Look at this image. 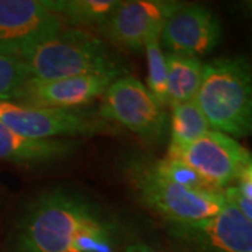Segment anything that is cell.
I'll return each instance as SVG.
<instances>
[{
    "label": "cell",
    "instance_id": "cell-1",
    "mask_svg": "<svg viewBox=\"0 0 252 252\" xmlns=\"http://www.w3.org/2000/svg\"><path fill=\"white\" fill-rule=\"evenodd\" d=\"M126 230L95 200L64 187L34 198L17 217L9 252H117Z\"/></svg>",
    "mask_w": 252,
    "mask_h": 252
},
{
    "label": "cell",
    "instance_id": "cell-2",
    "mask_svg": "<svg viewBox=\"0 0 252 252\" xmlns=\"http://www.w3.org/2000/svg\"><path fill=\"white\" fill-rule=\"evenodd\" d=\"M195 101L212 130L237 139L252 135V62L223 56L203 64Z\"/></svg>",
    "mask_w": 252,
    "mask_h": 252
},
{
    "label": "cell",
    "instance_id": "cell-3",
    "mask_svg": "<svg viewBox=\"0 0 252 252\" xmlns=\"http://www.w3.org/2000/svg\"><path fill=\"white\" fill-rule=\"evenodd\" d=\"M127 184L139 202L165 223H193L219 215L228 203L223 190L184 187L154 168L152 158L135 157L125 164Z\"/></svg>",
    "mask_w": 252,
    "mask_h": 252
},
{
    "label": "cell",
    "instance_id": "cell-4",
    "mask_svg": "<svg viewBox=\"0 0 252 252\" xmlns=\"http://www.w3.org/2000/svg\"><path fill=\"white\" fill-rule=\"evenodd\" d=\"M31 79L55 80L81 74L126 73L122 61L102 38L80 28H63L24 56Z\"/></svg>",
    "mask_w": 252,
    "mask_h": 252
},
{
    "label": "cell",
    "instance_id": "cell-5",
    "mask_svg": "<svg viewBox=\"0 0 252 252\" xmlns=\"http://www.w3.org/2000/svg\"><path fill=\"white\" fill-rule=\"evenodd\" d=\"M97 117L117 124L147 142H161L170 125L167 111L150 90L133 76L114 80L101 95Z\"/></svg>",
    "mask_w": 252,
    "mask_h": 252
},
{
    "label": "cell",
    "instance_id": "cell-6",
    "mask_svg": "<svg viewBox=\"0 0 252 252\" xmlns=\"http://www.w3.org/2000/svg\"><path fill=\"white\" fill-rule=\"evenodd\" d=\"M0 122L20 136L34 140L102 135L117 129L107 121L77 109L39 108L11 101H0Z\"/></svg>",
    "mask_w": 252,
    "mask_h": 252
},
{
    "label": "cell",
    "instance_id": "cell-7",
    "mask_svg": "<svg viewBox=\"0 0 252 252\" xmlns=\"http://www.w3.org/2000/svg\"><path fill=\"white\" fill-rule=\"evenodd\" d=\"M180 252H252V221L227 203L216 216L193 223H165Z\"/></svg>",
    "mask_w": 252,
    "mask_h": 252
},
{
    "label": "cell",
    "instance_id": "cell-8",
    "mask_svg": "<svg viewBox=\"0 0 252 252\" xmlns=\"http://www.w3.org/2000/svg\"><path fill=\"white\" fill-rule=\"evenodd\" d=\"M165 157L185 162L212 188L223 190L240 180L252 162V153L221 132L209 130L193 143L180 149H168Z\"/></svg>",
    "mask_w": 252,
    "mask_h": 252
},
{
    "label": "cell",
    "instance_id": "cell-9",
    "mask_svg": "<svg viewBox=\"0 0 252 252\" xmlns=\"http://www.w3.org/2000/svg\"><path fill=\"white\" fill-rule=\"evenodd\" d=\"M182 1L126 0L119 1L107 21L97 30L102 39L132 52H143L150 39L161 35L165 21Z\"/></svg>",
    "mask_w": 252,
    "mask_h": 252
},
{
    "label": "cell",
    "instance_id": "cell-10",
    "mask_svg": "<svg viewBox=\"0 0 252 252\" xmlns=\"http://www.w3.org/2000/svg\"><path fill=\"white\" fill-rule=\"evenodd\" d=\"M62 30V20L46 7L45 0H0L1 54L24 58Z\"/></svg>",
    "mask_w": 252,
    "mask_h": 252
},
{
    "label": "cell",
    "instance_id": "cell-11",
    "mask_svg": "<svg viewBox=\"0 0 252 252\" xmlns=\"http://www.w3.org/2000/svg\"><path fill=\"white\" fill-rule=\"evenodd\" d=\"M221 23L205 4L182 3L164 24L160 44L165 52L199 58L210 54L221 41Z\"/></svg>",
    "mask_w": 252,
    "mask_h": 252
},
{
    "label": "cell",
    "instance_id": "cell-12",
    "mask_svg": "<svg viewBox=\"0 0 252 252\" xmlns=\"http://www.w3.org/2000/svg\"><path fill=\"white\" fill-rule=\"evenodd\" d=\"M121 77L115 73L81 74L55 80L30 79L20 91L17 104L39 108L76 109L101 97L109 84Z\"/></svg>",
    "mask_w": 252,
    "mask_h": 252
},
{
    "label": "cell",
    "instance_id": "cell-13",
    "mask_svg": "<svg viewBox=\"0 0 252 252\" xmlns=\"http://www.w3.org/2000/svg\"><path fill=\"white\" fill-rule=\"evenodd\" d=\"M77 147L79 143L70 139H28L0 122V161L27 168L49 165L69 157Z\"/></svg>",
    "mask_w": 252,
    "mask_h": 252
},
{
    "label": "cell",
    "instance_id": "cell-14",
    "mask_svg": "<svg viewBox=\"0 0 252 252\" xmlns=\"http://www.w3.org/2000/svg\"><path fill=\"white\" fill-rule=\"evenodd\" d=\"M165 61L168 69V107L174 108L196 98L205 63L199 58L172 52H165Z\"/></svg>",
    "mask_w": 252,
    "mask_h": 252
},
{
    "label": "cell",
    "instance_id": "cell-15",
    "mask_svg": "<svg viewBox=\"0 0 252 252\" xmlns=\"http://www.w3.org/2000/svg\"><path fill=\"white\" fill-rule=\"evenodd\" d=\"M121 0H45L55 16L69 24L98 30Z\"/></svg>",
    "mask_w": 252,
    "mask_h": 252
},
{
    "label": "cell",
    "instance_id": "cell-16",
    "mask_svg": "<svg viewBox=\"0 0 252 252\" xmlns=\"http://www.w3.org/2000/svg\"><path fill=\"white\" fill-rule=\"evenodd\" d=\"M210 129L207 119L195 99L172 108L170 119V147L180 149L193 143Z\"/></svg>",
    "mask_w": 252,
    "mask_h": 252
},
{
    "label": "cell",
    "instance_id": "cell-17",
    "mask_svg": "<svg viewBox=\"0 0 252 252\" xmlns=\"http://www.w3.org/2000/svg\"><path fill=\"white\" fill-rule=\"evenodd\" d=\"M147 59V89L161 104L168 107V69L165 61V51L160 44V36H156L144 46Z\"/></svg>",
    "mask_w": 252,
    "mask_h": 252
},
{
    "label": "cell",
    "instance_id": "cell-18",
    "mask_svg": "<svg viewBox=\"0 0 252 252\" xmlns=\"http://www.w3.org/2000/svg\"><path fill=\"white\" fill-rule=\"evenodd\" d=\"M30 79L24 58L0 52V101H16Z\"/></svg>",
    "mask_w": 252,
    "mask_h": 252
},
{
    "label": "cell",
    "instance_id": "cell-19",
    "mask_svg": "<svg viewBox=\"0 0 252 252\" xmlns=\"http://www.w3.org/2000/svg\"><path fill=\"white\" fill-rule=\"evenodd\" d=\"M153 165L161 175L167 177L168 180L174 181L177 184L184 185V187L198 189H215L212 188L198 172L193 171L189 165L180 160L164 157L161 160H153Z\"/></svg>",
    "mask_w": 252,
    "mask_h": 252
},
{
    "label": "cell",
    "instance_id": "cell-20",
    "mask_svg": "<svg viewBox=\"0 0 252 252\" xmlns=\"http://www.w3.org/2000/svg\"><path fill=\"white\" fill-rule=\"evenodd\" d=\"M223 192H224L227 202L237 207L244 216L247 217L250 221H252V199L244 196L243 193L238 190V188L234 187V185L227 187L225 189H223Z\"/></svg>",
    "mask_w": 252,
    "mask_h": 252
},
{
    "label": "cell",
    "instance_id": "cell-21",
    "mask_svg": "<svg viewBox=\"0 0 252 252\" xmlns=\"http://www.w3.org/2000/svg\"><path fill=\"white\" fill-rule=\"evenodd\" d=\"M122 252H158L157 250H154L152 245L149 244L142 243V241H135V243L126 244V247L124 248Z\"/></svg>",
    "mask_w": 252,
    "mask_h": 252
},
{
    "label": "cell",
    "instance_id": "cell-22",
    "mask_svg": "<svg viewBox=\"0 0 252 252\" xmlns=\"http://www.w3.org/2000/svg\"><path fill=\"white\" fill-rule=\"evenodd\" d=\"M235 10L238 11V14L243 18H247L252 21V0H244L235 3Z\"/></svg>",
    "mask_w": 252,
    "mask_h": 252
},
{
    "label": "cell",
    "instance_id": "cell-23",
    "mask_svg": "<svg viewBox=\"0 0 252 252\" xmlns=\"http://www.w3.org/2000/svg\"><path fill=\"white\" fill-rule=\"evenodd\" d=\"M238 181H247V182H251L252 184V162L245 168L241 174V177H240V180ZM237 181V182H238Z\"/></svg>",
    "mask_w": 252,
    "mask_h": 252
},
{
    "label": "cell",
    "instance_id": "cell-24",
    "mask_svg": "<svg viewBox=\"0 0 252 252\" xmlns=\"http://www.w3.org/2000/svg\"><path fill=\"white\" fill-rule=\"evenodd\" d=\"M251 62H252V61H251Z\"/></svg>",
    "mask_w": 252,
    "mask_h": 252
}]
</instances>
